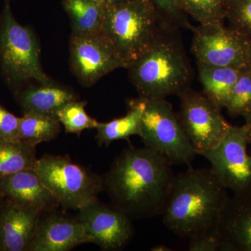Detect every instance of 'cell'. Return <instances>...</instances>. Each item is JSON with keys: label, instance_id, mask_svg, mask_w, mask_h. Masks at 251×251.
<instances>
[{"label": "cell", "instance_id": "1", "mask_svg": "<svg viewBox=\"0 0 251 251\" xmlns=\"http://www.w3.org/2000/svg\"><path fill=\"white\" fill-rule=\"evenodd\" d=\"M173 166L151 149L130 146L102 176L103 191L133 221L160 216L175 176Z\"/></svg>", "mask_w": 251, "mask_h": 251}, {"label": "cell", "instance_id": "2", "mask_svg": "<svg viewBox=\"0 0 251 251\" xmlns=\"http://www.w3.org/2000/svg\"><path fill=\"white\" fill-rule=\"evenodd\" d=\"M227 191L211 168H188L175 176L161 213L163 224L188 239L217 228Z\"/></svg>", "mask_w": 251, "mask_h": 251}, {"label": "cell", "instance_id": "3", "mask_svg": "<svg viewBox=\"0 0 251 251\" xmlns=\"http://www.w3.org/2000/svg\"><path fill=\"white\" fill-rule=\"evenodd\" d=\"M178 28L169 26L151 47L126 68L140 97L166 99L190 88L191 63Z\"/></svg>", "mask_w": 251, "mask_h": 251}, {"label": "cell", "instance_id": "4", "mask_svg": "<svg viewBox=\"0 0 251 251\" xmlns=\"http://www.w3.org/2000/svg\"><path fill=\"white\" fill-rule=\"evenodd\" d=\"M169 26L151 0H125L107 6L101 32L127 68Z\"/></svg>", "mask_w": 251, "mask_h": 251}, {"label": "cell", "instance_id": "5", "mask_svg": "<svg viewBox=\"0 0 251 251\" xmlns=\"http://www.w3.org/2000/svg\"><path fill=\"white\" fill-rule=\"evenodd\" d=\"M35 171L64 210L78 211L103 191V177L68 155H44Z\"/></svg>", "mask_w": 251, "mask_h": 251}, {"label": "cell", "instance_id": "6", "mask_svg": "<svg viewBox=\"0 0 251 251\" xmlns=\"http://www.w3.org/2000/svg\"><path fill=\"white\" fill-rule=\"evenodd\" d=\"M40 52L34 32L15 20L6 4L0 30V62L10 85L18 87L31 80L39 84L53 82L43 70Z\"/></svg>", "mask_w": 251, "mask_h": 251}, {"label": "cell", "instance_id": "7", "mask_svg": "<svg viewBox=\"0 0 251 251\" xmlns=\"http://www.w3.org/2000/svg\"><path fill=\"white\" fill-rule=\"evenodd\" d=\"M143 99L145 108L139 137L145 147L161 153L173 165L190 166L198 153L173 105L166 99Z\"/></svg>", "mask_w": 251, "mask_h": 251}, {"label": "cell", "instance_id": "8", "mask_svg": "<svg viewBox=\"0 0 251 251\" xmlns=\"http://www.w3.org/2000/svg\"><path fill=\"white\" fill-rule=\"evenodd\" d=\"M178 97L181 102L176 115L196 152L201 154L214 148L232 126L223 116L221 109L204 92L191 87Z\"/></svg>", "mask_w": 251, "mask_h": 251}, {"label": "cell", "instance_id": "9", "mask_svg": "<svg viewBox=\"0 0 251 251\" xmlns=\"http://www.w3.org/2000/svg\"><path fill=\"white\" fill-rule=\"evenodd\" d=\"M247 126H232L216 146L201 153L223 186L234 195L251 191V156L248 154Z\"/></svg>", "mask_w": 251, "mask_h": 251}, {"label": "cell", "instance_id": "10", "mask_svg": "<svg viewBox=\"0 0 251 251\" xmlns=\"http://www.w3.org/2000/svg\"><path fill=\"white\" fill-rule=\"evenodd\" d=\"M191 51L198 64L214 67L247 69L250 39L224 23L192 25Z\"/></svg>", "mask_w": 251, "mask_h": 251}, {"label": "cell", "instance_id": "11", "mask_svg": "<svg viewBox=\"0 0 251 251\" xmlns=\"http://www.w3.org/2000/svg\"><path fill=\"white\" fill-rule=\"evenodd\" d=\"M70 65L81 85L90 87L101 77L126 64L103 33L72 32Z\"/></svg>", "mask_w": 251, "mask_h": 251}, {"label": "cell", "instance_id": "12", "mask_svg": "<svg viewBox=\"0 0 251 251\" xmlns=\"http://www.w3.org/2000/svg\"><path fill=\"white\" fill-rule=\"evenodd\" d=\"M77 219L83 225L90 243L105 251H118L130 242L134 234L133 220L112 204L92 200L78 210Z\"/></svg>", "mask_w": 251, "mask_h": 251}, {"label": "cell", "instance_id": "13", "mask_svg": "<svg viewBox=\"0 0 251 251\" xmlns=\"http://www.w3.org/2000/svg\"><path fill=\"white\" fill-rule=\"evenodd\" d=\"M87 243L90 239L77 216L57 209L41 214L28 251H69Z\"/></svg>", "mask_w": 251, "mask_h": 251}, {"label": "cell", "instance_id": "14", "mask_svg": "<svg viewBox=\"0 0 251 251\" xmlns=\"http://www.w3.org/2000/svg\"><path fill=\"white\" fill-rule=\"evenodd\" d=\"M0 197L41 214L60 206L35 169L23 170L0 180Z\"/></svg>", "mask_w": 251, "mask_h": 251}, {"label": "cell", "instance_id": "15", "mask_svg": "<svg viewBox=\"0 0 251 251\" xmlns=\"http://www.w3.org/2000/svg\"><path fill=\"white\" fill-rule=\"evenodd\" d=\"M41 213L3 198L0 208V251H28Z\"/></svg>", "mask_w": 251, "mask_h": 251}, {"label": "cell", "instance_id": "16", "mask_svg": "<svg viewBox=\"0 0 251 251\" xmlns=\"http://www.w3.org/2000/svg\"><path fill=\"white\" fill-rule=\"evenodd\" d=\"M217 228L224 251H251V191L227 198Z\"/></svg>", "mask_w": 251, "mask_h": 251}, {"label": "cell", "instance_id": "17", "mask_svg": "<svg viewBox=\"0 0 251 251\" xmlns=\"http://www.w3.org/2000/svg\"><path fill=\"white\" fill-rule=\"evenodd\" d=\"M18 103L23 114L56 117V112L68 102L76 100L72 90L55 82L29 86L19 94Z\"/></svg>", "mask_w": 251, "mask_h": 251}, {"label": "cell", "instance_id": "18", "mask_svg": "<svg viewBox=\"0 0 251 251\" xmlns=\"http://www.w3.org/2000/svg\"><path fill=\"white\" fill-rule=\"evenodd\" d=\"M129 110L125 116L111 121L100 123L96 127V140L99 146L109 147L113 142L128 140L132 135L140 134L142 115L145 108V100L142 97L128 102Z\"/></svg>", "mask_w": 251, "mask_h": 251}, {"label": "cell", "instance_id": "19", "mask_svg": "<svg viewBox=\"0 0 251 251\" xmlns=\"http://www.w3.org/2000/svg\"><path fill=\"white\" fill-rule=\"evenodd\" d=\"M197 64L203 92L220 108H225L231 92L244 69L214 67L198 63Z\"/></svg>", "mask_w": 251, "mask_h": 251}, {"label": "cell", "instance_id": "20", "mask_svg": "<svg viewBox=\"0 0 251 251\" xmlns=\"http://www.w3.org/2000/svg\"><path fill=\"white\" fill-rule=\"evenodd\" d=\"M72 32H101L107 6L99 0H64Z\"/></svg>", "mask_w": 251, "mask_h": 251}, {"label": "cell", "instance_id": "21", "mask_svg": "<svg viewBox=\"0 0 251 251\" xmlns=\"http://www.w3.org/2000/svg\"><path fill=\"white\" fill-rule=\"evenodd\" d=\"M36 147L0 137V180L26 169H35Z\"/></svg>", "mask_w": 251, "mask_h": 251}, {"label": "cell", "instance_id": "22", "mask_svg": "<svg viewBox=\"0 0 251 251\" xmlns=\"http://www.w3.org/2000/svg\"><path fill=\"white\" fill-rule=\"evenodd\" d=\"M60 131L61 124L56 117L23 114L22 117H19L18 140L33 146L52 141Z\"/></svg>", "mask_w": 251, "mask_h": 251}, {"label": "cell", "instance_id": "23", "mask_svg": "<svg viewBox=\"0 0 251 251\" xmlns=\"http://www.w3.org/2000/svg\"><path fill=\"white\" fill-rule=\"evenodd\" d=\"M87 101L74 100L68 102L56 112L55 116L66 132L80 135L83 130L96 128L99 122L85 111Z\"/></svg>", "mask_w": 251, "mask_h": 251}, {"label": "cell", "instance_id": "24", "mask_svg": "<svg viewBox=\"0 0 251 251\" xmlns=\"http://www.w3.org/2000/svg\"><path fill=\"white\" fill-rule=\"evenodd\" d=\"M182 12L186 13L200 25L224 23L226 9L222 0H176Z\"/></svg>", "mask_w": 251, "mask_h": 251}, {"label": "cell", "instance_id": "25", "mask_svg": "<svg viewBox=\"0 0 251 251\" xmlns=\"http://www.w3.org/2000/svg\"><path fill=\"white\" fill-rule=\"evenodd\" d=\"M225 108L233 117H244L251 112V70L245 69L234 85Z\"/></svg>", "mask_w": 251, "mask_h": 251}, {"label": "cell", "instance_id": "26", "mask_svg": "<svg viewBox=\"0 0 251 251\" xmlns=\"http://www.w3.org/2000/svg\"><path fill=\"white\" fill-rule=\"evenodd\" d=\"M230 27L251 39V0H235L226 9Z\"/></svg>", "mask_w": 251, "mask_h": 251}, {"label": "cell", "instance_id": "27", "mask_svg": "<svg viewBox=\"0 0 251 251\" xmlns=\"http://www.w3.org/2000/svg\"><path fill=\"white\" fill-rule=\"evenodd\" d=\"M157 10L166 22L173 27L187 28L191 29V25L178 6L176 0H151Z\"/></svg>", "mask_w": 251, "mask_h": 251}, {"label": "cell", "instance_id": "28", "mask_svg": "<svg viewBox=\"0 0 251 251\" xmlns=\"http://www.w3.org/2000/svg\"><path fill=\"white\" fill-rule=\"evenodd\" d=\"M189 251H224V242L218 228L189 239Z\"/></svg>", "mask_w": 251, "mask_h": 251}, {"label": "cell", "instance_id": "29", "mask_svg": "<svg viewBox=\"0 0 251 251\" xmlns=\"http://www.w3.org/2000/svg\"><path fill=\"white\" fill-rule=\"evenodd\" d=\"M19 117L8 111L0 105V137L5 139L20 141L18 140Z\"/></svg>", "mask_w": 251, "mask_h": 251}, {"label": "cell", "instance_id": "30", "mask_svg": "<svg viewBox=\"0 0 251 251\" xmlns=\"http://www.w3.org/2000/svg\"><path fill=\"white\" fill-rule=\"evenodd\" d=\"M244 118L246 122L245 125L249 129V144L251 145V112L246 115Z\"/></svg>", "mask_w": 251, "mask_h": 251}, {"label": "cell", "instance_id": "31", "mask_svg": "<svg viewBox=\"0 0 251 251\" xmlns=\"http://www.w3.org/2000/svg\"><path fill=\"white\" fill-rule=\"evenodd\" d=\"M151 250L153 251H172L173 249L171 248L167 247V246L160 245L152 248Z\"/></svg>", "mask_w": 251, "mask_h": 251}, {"label": "cell", "instance_id": "32", "mask_svg": "<svg viewBox=\"0 0 251 251\" xmlns=\"http://www.w3.org/2000/svg\"><path fill=\"white\" fill-rule=\"evenodd\" d=\"M100 2L103 3L106 6H110V5L116 4V3L121 2V1H125V0H99Z\"/></svg>", "mask_w": 251, "mask_h": 251}, {"label": "cell", "instance_id": "33", "mask_svg": "<svg viewBox=\"0 0 251 251\" xmlns=\"http://www.w3.org/2000/svg\"><path fill=\"white\" fill-rule=\"evenodd\" d=\"M247 65L248 69L251 70V39L249 42V50H248V56H247Z\"/></svg>", "mask_w": 251, "mask_h": 251}, {"label": "cell", "instance_id": "34", "mask_svg": "<svg viewBox=\"0 0 251 251\" xmlns=\"http://www.w3.org/2000/svg\"><path fill=\"white\" fill-rule=\"evenodd\" d=\"M222 1L223 2H224L225 7H226V9H227V6H228L229 4H232V3L234 1H235V0H222Z\"/></svg>", "mask_w": 251, "mask_h": 251}, {"label": "cell", "instance_id": "35", "mask_svg": "<svg viewBox=\"0 0 251 251\" xmlns=\"http://www.w3.org/2000/svg\"><path fill=\"white\" fill-rule=\"evenodd\" d=\"M3 198L0 197V208H1V202H2Z\"/></svg>", "mask_w": 251, "mask_h": 251}, {"label": "cell", "instance_id": "36", "mask_svg": "<svg viewBox=\"0 0 251 251\" xmlns=\"http://www.w3.org/2000/svg\"><path fill=\"white\" fill-rule=\"evenodd\" d=\"M6 1H9V0H6Z\"/></svg>", "mask_w": 251, "mask_h": 251}]
</instances>
